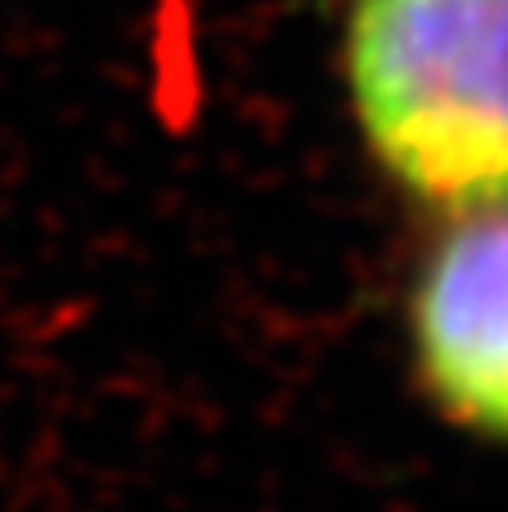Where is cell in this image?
<instances>
[{"instance_id": "cell-2", "label": "cell", "mask_w": 508, "mask_h": 512, "mask_svg": "<svg viewBox=\"0 0 508 512\" xmlns=\"http://www.w3.org/2000/svg\"><path fill=\"white\" fill-rule=\"evenodd\" d=\"M419 400L455 436L508 454V203L446 216L405 288Z\"/></svg>"}, {"instance_id": "cell-1", "label": "cell", "mask_w": 508, "mask_h": 512, "mask_svg": "<svg viewBox=\"0 0 508 512\" xmlns=\"http://www.w3.org/2000/svg\"><path fill=\"white\" fill-rule=\"evenodd\" d=\"M342 86L374 167L410 203H508V0H347Z\"/></svg>"}]
</instances>
